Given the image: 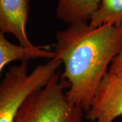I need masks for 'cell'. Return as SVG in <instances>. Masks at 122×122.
<instances>
[{"instance_id": "cell-1", "label": "cell", "mask_w": 122, "mask_h": 122, "mask_svg": "<svg viewBox=\"0 0 122 122\" xmlns=\"http://www.w3.org/2000/svg\"><path fill=\"white\" fill-rule=\"evenodd\" d=\"M55 58L64 65L68 99L87 112L100 81L122 50V22L94 26L69 25L56 34Z\"/></svg>"}, {"instance_id": "cell-2", "label": "cell", "mask_w": 122, "mask_h": 122, "mask_svg": "<svg viewBox=\"0 0 122 122\" xmlns=\"http://www.w3.org/2000/svg\"><path fill=\"white\" fill-rule=\"evenodd\" d=\"M65 82L56 73L26 98L14 122H81L84 111L68 99L64 90L69 85Z\"/></svg>"}, {"instance_id": "cell-3", "label": "cell", "mask_w": 122, "mask_h": 122, "mask_svg": "<svg viewBox=\"0 0 122 122\" xmlns=\"http://www.w3.org/2000/svg\"><path fill=\"white\" fill-rule=\"evenodd\" d=\"M62 65L54 58L28 71L27 62L12 66L0 83V122H14L23 102L50 81Z\"/></svg>"}, {"instance_id": "cell-4", "label": "cell", "mask_w": 122, "mask_h": 122, "mask_svg": "<svg viewBox=\"0 0 122 122\" xmlns=\"http://www.w3.org/2000/svg\"><path fill=\"white\" fill-rule=\"evenodd\" d=\"M122 115V76L108 71L96 90L86 118L90 122H113Z\"/></svg>"}, {"instance_id": "cell-5", "label": "cell", "mask_w": 122, "mask_h": 122, "mask_svg": "<svg viewBox=\"0 0 122 122\" xmlns=\"http://www.w3.org/2000/svg\"><path fill=\"white\" fill-rule=\"evenodd\" d=\"M30 0H0V31L13 35L19 45L25 48L35 47L26 31Z\"/></svg>"}, {"instance_id": "cell-6", "label": "cell", "mask_w": 122, "mask_h": 122, "mask_svg": "<svg viewBox=\"0 0 122 122\" xmlns=\"http://www.w3.org/2000/svg\"><path fill=\"white\" fill-rule=\"evenodd\" d=\"M54 57V52L42 46H35L33 48H27L12 44L5 38L4 33L0 31V77L4 68L10 62L17 61L24 62L35 58L51 60Z\"/></svg>"}, {"instance_id": "cell-7", "label": "cell", "mask_w": 122, "mask_h": 122, "mask_svg": "<svg viewBox=\"0 0 122 122\" xmlns=\"http://www.w3.org/2000/svg\"><path fill=\"white\" fill-rule=\"evenodd\" d=\"M100 1L101 0H58L57 17L69 25L90 22Z\"/></svg>"}, {"instance_id": "cell-8", "label": "cell", "mask_w": 122, "mask_h": 122, "mask_svg": "<svg viewBox=\"0 0 122 122\" xmlns=\"http://www.w3.org/2000/svg\"><path fill=\"white\" fill-rule=\"evenodd\" d=\"M122 22V0H101L96 11L92 16V26L117 25Z\"/></svg>"}, {"instance_id": "cell-9", "label": "cell", "mask_w": 122, "mask_h": 122, "mask_svg": "<svg viewBox=\"0 0 122 122\" xmlns=\"http://www.w3.org/2000/svg\"><path fill=\"white\" fill-rule=\"evenodd\" d=\"M109 71L122 76V50L112 61L109 66Z\"/></svg>"}]
</instances>
